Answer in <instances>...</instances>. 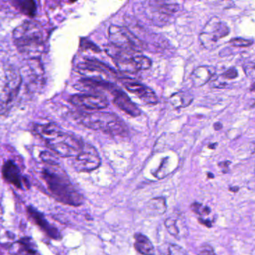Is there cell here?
I'll list each match as a JSON object with an SVG mask.
<instances>
[{
	"mask_svg": "<svg viewBox=\"0 0 255 255\" xmlns=\"http://www.w3.org/2000/svg\"><path fill=\"white\" fill-rule=\"evenodd\" d=\"M70 102L75 107L87 110H104L109 106L108 100L102 95H74L70 98Z\"/></svg>",
	"mask_w": 255,
	"mask_h": 255,
	"instance_id": "cell-11",
	"label": "cell"
},
{
	"mask_svg": "<svg viewBox=\"0 0 255 255\" xmlns=\"http://www.w3.org/2000/svg\"><path fill=\"white\" fill-rule=\"evenodd\" d=\"M101 157L98 150L93 146L86 143H84L73 161L75 169L81 172L94 171L101 165Z\"/></svg>",
	"mask_w": 255,
	"mask_h": 255,
	"instance_id": "cell-9",
	"label": "cell"
},
{
	"mask_svg": "<svg viewBox=\"0 0 255 255\" xmlns=\"http://www.w3.org/2000/svg\"><path fill=\"white\" fill-rule=\"evenodd\" d=\"M28 216L32 219V222L47 235L49 238L54 240H60L62 239V235L59 230L54 225L50 224L46 219L44 214L38 211L36 209L34 208L32 206H29L26 208Z\"/></svg>",
	"mask_w": 255,
	"mask_h": 255,
	"instance_id": "cell-10",
	"label": "cell"
},
{
	"mask_svg": "<svg viewBox=\"0 0 255 255\" xmlns=\"http://www.w3.org/2000/svg\"><path fill=\"white\" fill-rule=\"evenodd\" d=\"M230 164H231V162H230L229 161H225V162H220V163L219 164V166L220 167L221 169L222 170V172H228V167H229Z\"/></svg>",
	"mask_w": 255,
	"mask_h": 255,
	"instance_id": "cell-28",
	"label": "cell"
},
{
	"mask_svg": "<svg viewBox=\"0 0 255 255\" xmlns=\"http://www.w3.org/2000/svg\"><path fill=\"white\" fill-rule=\"evenodd\" d=\"M159 251L162 255H187L183 248L172 243H164L159 246Z\"/></svg>",
	"mask_w": 255,
	"mask_h": 255,
	"instance_id": "cell-20",
	"label": "cell"
},
{
	"mask_svg": "<svg viewBox=\"0 0 255 255\" xmlns=\"http://www.w3.org/2000/svg\"><path fill=\"white\" fill-rule=\"evenodd\" d=\"M193 96L189 92H179L171 95L170 104L174 108H186L192 104Z\"/></svg>",
	"mask_w": 255,
	"mask_h": 255,
	"instance_id": "cell-18",
	"label": "cell"
},
{
	"mask_svg": "<svg viewBox=\"0 0 255 255\" xmlns=\"http://www.w3.org/2000/svg\"><path fill=\"white\" fill-rule=\"evenodd\" d=\"M213 127H214V129H216V130H219V129H222V128H223L222 124L220 123V122H216V124H214Z\"/></svg>",
	"mask_w": 255,
	"mask_h": 255,
	"instance_id": "cell-30",
	"label": "cell"
},
{
	"mask_svg": "<svg viewBox=\"0 0 255 255\" xmlns=\"http://www.w3.org/2000/svg\"><path fill=\"white\" fill-rule=\"evenodd\" d=\"M13 39L20 51L31 54L38 53L44 47V30L35 22H25L14 29Z\"/></svg>",
	"mask_w": 255,
	"mask_h": 255,
	"instance_id": "cell-3",
	"label": "cell"
},
{
	"mask_svg": "<svg viewBox=\"0 0 255 255\" xmlns=\"http://www.w3.org/2000/svg\"><path fill=\"white\" fill-rule=\"evenodd\" d=\"M191 208L196 214L200 216H207L210 213V209L207 206H204L200 203L195 202L191 205Z\"/></svg>",
	"mask_w": 255,
	"mask_h": 255,
	"instance_id": "cell-23",
	"label": "cell"
},
{
	"mask_svg": "<svg viewBox=\"0 0 255 255\" xmlns=\"http://www.w3.org/2000/svg\"><path fill=\"white\" fill-rule=\"evenodd\" d=\"M2 177L7 183L14 186L17 189H23L25 179L22 176L20 168L12 160H7L2 165Z\"/></svg>",
	"mask_w": 255,
	"mask_h": 255,
	"instance_id": "cell-13",
	"label": "cell"
},
{
	"mask_svg": "<svg viewBox=\"0 0 255 255\" xmlns=\"http://www.w3.org/2000/svg\"><path fill=\"white\" fill-rule=\"evenodd\" d=\"M216 69L211 66H200L191 74V80L195 87H201L207 84L214 76Z\"/></svg>",
	"mask_w": 255,
	"mask_h": 255,
	"instance_id": "cell-16",
	"label": "cell"
},
{
	"mask_svg": "<svg viewBox=\"0 0 255 255\" xmlns=\"http://www.w3.org/2000/svg\"><path fill=\"white\" fill-rule=\"evenodd\" d=\"M198 221H199V222L201 225H205L207 228H211L212 227L211 221L204 220V219H201V218H200V219H198Z\"/></svg>",
	"mask_w": 255,
	"mask_h": 255,
	"instance_id": "cell-29",
	"label": "cell"
},
{
	"mask_svg": "<svg viewBox=\"0 0 255 255\" xmlns=\"http://www.w3.org/2000/svg\"><path fill=\"white\" fill-rule=\"evenodd\" d=\"M107 54L114 59L119 71L125 73H135L149 69L152 62L141 53L126 51L110 45L106 49Z\"/></svg>",
	"mask_w": 255,
	"mask_h": 255,
	"instance_id": "cell-5",
	"label": "cell"
},
{
	"mask_svg": "<svg viewBox=\"0 0 255 255\" xmlns=\"http://www.w3.org/2000/svg\"><path fill=\"white\" fill-rule=\"evenodd\" d=\"M123 85L128 92L136 95L145 104H149V105H155L157 104V97L154 92H153L150 88L147 87L138 82L128 80V79L123 80Z\"/></svg>",
	"mask_w": 255,
	"mask_h": 255,
	"instance_id": "cell-12",
	"label": "cell"
},
{
	"mask_svg": "<svg viewBox=\"0 0 255 255\" xmlns=\"http://www.w3.org/2000/svg\"><path fill=\"white\" fill-rule=\"evenodd\" d=\"M198 255H216L211 246L205 244L201 246L198 252Z\"/></svg>",
	"mask_w": 255,
	"mask_h": 255,
	"instance_id": "cell-26",
	"label": "cell"
},
{
	"mask_svg": "<svg viewBox=\"0 0 255 255\" xmlns=\"http://www.w3.org/2000/svg\"><path fill=\"white\" fill-rule=\"evenodd\" d=\"M10 249L14 255H41L30 237L20 239Z\"/></svg>",
	"mask_w": 255,
	"mask_h": 255,
	"instance_id": "cell-15",
	"label": "cell"
},
{
	"mask_svg": "<svg viewBox=\"0 0 255 255\" xmlns=\"http://www.w3.org/2000/svg\"><path fill=\"white\" fill-rule=\"evenodd\" d=\"M19 9L29 17L35 16L37 11L36 3L34 1H20L17 2Z\"/></svg>",
	"mask_w": 255,
	"mask_h": 255,
	"instance_id": "cell-21",
	"label": "cell"
},
{
	"mask_svg": "<svg viewBox=\"0 0 255 255\" xmlns=\"http://www.w3.org/2000/svg\"><path fill=\"white\" fill-rule=\"evenodd\" d=\"M82 44H84L85 48L92 50V51L95 52V53H100V52H101V50H100L99 47H97V46L95 45V44H94L93 43L91 42V41H87V40H85V41H83Z\"/></svg>",
	"mask_w": 255,
	"mask_h": 255,
	"instance_id": "cell-27",
	"label": "cell"
},
{
	"mask_svg": "<svg viewBox=\"0 0 255 255\" xmlns=\"http://www.w3.org/2000/svg\"><path fill=\"white\" fill-rule=\"evenodd\" d=\"M166 210L165 201L162 198H156L150 200L147 205V211L151 216H160Z\"/></svg>",
	"mask_w": 255,
	"mask_h": 255,
	"instance_id": "cell-19",
	"label": "cell"
},
{
	"mask_svg": "<svg viewBox=\"0 0 255 255\" xmlns=\"http://www.w3.org/2000/svg\"><path fill=\"white\" fill-rule=\"evenodd\" d=\"M112 94L113 95V104L115 106L125 112L132 117H138L141 115V110L131 101L129 97L119 89H115Z\"/></svg>",
	"mask_w": 255,
	"mask_h": 255,
	"instance_id": "cell-14",
	"label": "cell"
},
{
	"mask_svg": "<svg viewBox=\"0 0 255 255\" xmlns=\"http://www.w3.org/2000/svg\"><path fill=\"white\" fill-rule=\"evenodd\" d=\"M41 156L45 164L41 171V177L50 195L65 205L79 207L83 204V195L53 156L48 152H44Z\"/></svg>",
	"mask_w": 255,
	"mask_h": 255,
	"instance_id": "cell-1",
	"label": "cell"
},
{
	"mask_svg": "<svg viewBox=\"0 0 255 255\" xmlns=\"http://www.w3.org/2000/svg\"><path fill=\"white\" fill-rule=\"evenodd\" d=\"M21 78L11 65L0 63V115L3 114L17 95Z\"/></svg>",
	"mask_w": 255,
	"mask_h": 255,
	"instance_id": "cell-6",
	"label": "cell"
},
{
	"mask_svg": "<svg viewBox=\"0 0 255 255\" xmlns=\"http://www.w3.org/2000/svg\"><path fill=\"white\" fill-rule=\"evenodd\" d=\"M109 40L111 45L126 51L141 53L145 49V44L125 26L111 25L109 28Z\"/></svg>",
	"mask_w": 255,
	"mask_h": 255,
	"instance_id": "cell-7",
	"label": "cell"
},
{
	"mask_svg": "<svg viewBox=\"0 0 255 255\" xmlns=\"http://www.w3.org/2000/svg\"><path fill=\"white\" fill-rule=\"evenodd\" d=\"M229 33L230 29L226 23L218 17H212L200 34V41L204 48L212 50L216 49L218 42Z\"/></svg>",
	"mask_w": 255,
	"mask_h": 255,
	"instance_id": "cell-8",
	"label": "cell"
},
{
	"mask_svg": "<svg viewBox=\"0 0 255 255\" xmlns=\"http://www.w3.org/2000/svg\"><path fill=\"white\" fill-rule=\"evenodd\" d=\"M216 145H217V144H216V143H215V144H213V145L209 146V147H210V148H215Z\"/></svg>",
	"mask_w": 255,
	"mask_h": 255,
	"instance_id": "cell-31",
	"label": "cell"
},
{
	"mask_svg": "<svg viewBox=\"0 0 255 255\" xmlns=\"http://www.w3.org/2000/svg\"><path fill=\"white\" fill-rule=\"evenodd\" d=\"M34 129L47 147L62 157H74L84 144L81 139L64 132L55 124H37Z\"/></svg>",
	"mask_w": 255,
	"mask_h": 255,
	"instance_id": "cell-2",
	"label": "cell"
},
{
	"mask_svg": "<svg viewBox=\"0 0 255 255\" xmlns=\"http://www.w3.org/2000/svg\"><path fill=\"white\" fill-rule=\"evenodd\" d=\"M165 228L168 230V232L174 236V237H177L179 234L178 227H177V221L172 218H168L165 222Z\"/></svg>",
	"mask_w": 255,
	"mask_h": 255,
	"instance_id": "cell-22",
	"label": "cell"
},
{
	"mask_svg": "<svg viewBox=\"0 0 255 255\" xmlns=\"http://www.w3.org/2000/svg\"><path fill=\"white\" fill-rule=\"evenodd\" d=\"M222 77H225L227 80H233V79L237 78L238 77V72L236 68H229L222 74Z\"/></svg>",
	"mask_w": 255,
	"mask_h": 255,
	"instance_id": "cell-25",
	"label": "cell"
},
{
	"mask_svg": "<svg viewBox=\"0 0 255 255\" xmlns=\"http://www.w3.org/2000/svg\"><path fill=\"white\" fill-rule=\"evenodd\" d=\"M230 44L234 47H248L253 44V41L251 40L243 39V38H233L230 41Z\"/></svg>",
	"mask_w": 255,
	"mask_h": 255,
	"instance_id": "cell-24",
	"label": "cell"
},
{
	"mask_svg": "<svg viewBox=\"0 0 255 255\" xmlns=\"http://www.w3.org/2000/svg\"><path fill=\"white\" fill-rule=\"evenodd\" d=\"M135 250L142 255H154V247L150 240L146 236L141 234H136L134 236Z\"/></svg>",
	"mask_w": 255,
	"mask_h": 255,
	"instance_id": "cell-17",
	"label": "cell"
},
{
	"mask_svg": "<svg viewBox=\"0 0 255 255\" xmlns=\"http://www.w3.org/2000/svg\"><path fill=\"white\" fill-rule=\"evenodd\" d=\"M80 118L82 124L90 129L102 131L113 136L125 135L128 128L122 119L108 113H85Z\"/></svg>",
	"mask_w": 255,
	"mask_h": 255,
	"instance_id": "cell-4",
	"label": "cell"
}]
</instances>
